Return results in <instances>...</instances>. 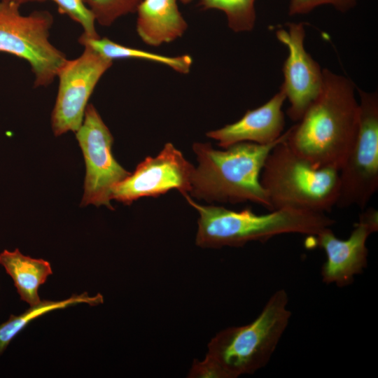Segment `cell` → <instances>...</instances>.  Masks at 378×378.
I'll list each match as a JSON object with an SVG mask.
<instances>
[{
	"label": "cell",
	"instance_id": "21",
	"mask_svg": "<svg viewBox=\"0 0 378 378\" xmlns=\"http://www.w3.org/2000/svg\"><path fill=\"white\" fill-rule=\"evenodd\" d=\"M358 0H290L289 15H305L318 6H332L336 10L345 13L354 8Z\"/></svg>",
	"mask_w": 378,
	"mask_h": 378
},
{
	"label": "cell",
	"instance_id": "10",
	"mask_svg": "<svg viewBox=\"0 0 378 378\" xmlns=\"http://www.w3.org/2000/svg\"><path fill=\"white\" fill-rule=\"evenodd\" d=\"M195 167L172 143L155 157H147L133 173L115 185L111 199L130 205L146 197H156L171 190L189 195Z\"/></svg>",
	"mask_w": 378,
	"mask_h": 378
},
{
	"label": "cell",
	"instance_id": "2",
	"mask_svg": "<svg viewBox=\"0 0 378 378\" xmlns=\"http://www.w3.org/2000/svg\"><path fill=\"white\" fill-rule=\"evenodd\" d=\"M288 303L286 291L278 290L253 321L219 332L209 343L204 360H194L188 377L236 378L265 367L288 325Z\"/></svg>",
	"mask_w": 378,
	"mask_h": 378
},
{
	"label": "cell",
	"instance_id": "19",
	"mask_svg": "<svg viewBox=\"0 0 378 378\" xmlns=\"http://www.w3.org/2000/svg\"><path fill=\"white\" fill-rule=\"evenodd\" d=\"M142 0H84L94 15L96 22L109 27L119 18L136 13Z\"/></svg>",
	"mask_w": 378,
	"mask_h": 378
},
{
	"label": "cell",
	"instance_id": "12",
	"mask_svg": "<svg viewBox=\"0 0 378 378\" xmlns=\"http://www.w3.org/2000/svg\"><path fill=\"white\" fill-rule=\"evenodd\" d=\"M287 27V29L281 28L276 31L277 39L288 50L283 66L284 80L280 88L290 103L288 116L298 122L319 95L323 76L319 64L305 50L304 24L290 22Z\"/></svg>",
	"mask_w": 378,
	"mask_h": 378
},
{
	"label": "cell",
	"instance_id": "20",
	"mask_svg": "<svg viewBox=\"0 0 378 378\" xmlns=\"http://www.w3.org/2000/svg\"><path fill=\"white\" fill-rule=\"evenodd\" d=\"M46 1L54 2L59 13L67 15L79 24L83 30V35L89 38L99 37L95 27L94 15L84 0H36L40 2Z\"/></svg>",
	"mask_w": 378,
	"mask_h": 378
},
{
	"label": "cell",
	"instance_id": "6",
	"mask_svg": "<svg viewBox=\"0 0 378 378\" xmlns=\"http://www.w3.org/2000/svg\"><path fill=\"white\" fill-rule=\"evenodd\" d=\"M20 8L0 0V52L29 64L34 88L48 87L68 59L50 40L54 17L46 10L22 15Z\"/></svg>",
	"mask_w": 378,
	"mask_h": 378
},
{
	"label": "cell",
	"instance_id": "14",
	"mask_svg": "<svg viewBox=\"0 0 378 378\" xmlns=\"http://www.w3.org/2000/svg\"><path fill=\"white\" fill-rule=\"evenodd\" d=\"M136 12V32L148 46L171 43L181 37L188 28L176 0H142Z\"/></svg>",
	"mask_w": 378,
	"mask_h": 378
},
{
	"label": "cell",
	"instance_id": "18",
	"mask_svg": "<svg viewBox=\"0 0 378 378\" xmlns=\"http://www.w3.org/2000/svg\"><path fill=\"white\" fill-rule=\"evenodd\" d=\"M255 0H200V6L204 10L223 11L228 27L234 32L251 31L255 23Z\"/></svg>",
	"mask_w": 378,
	"mask_h": 378
},
{
	"label": "cell",
	"instance_id": "1",
	"mask_svg": "<svg viewBox=\"0 0 378 378\" xmlns=\"http://www.w3.org/2000/svg\"><path fill=\"white\" fill-rule=\"evenodd\" d=\"M323 76L319 95L286 130V141L314 168L339 171L357 136L359 103L349 78L327 69Z\"/></svg>",
	"mask_w": 378,
	"mask_h": 378
},
{
	"label": "cell",
	"instance_id": "3",
	"mask_svg": "<svg viewBox=\"0 0 378 378\" xmlns=\"http://www.w3.org/2000/svg\"><path fill=\"white\" fill-rule=\"evenodd\" d=\"M286 136L260 145L251 142L233 144L217 150L209 143L196 142L192 150L197 157L190 194L207 202H251L272 211L260 181V172L272 149Z\"/></svg>",
	"mask_w": 378,
	"mask_h": 378
},
{
	"label": "cell",
	"instance_id": "7",
	"mask_svg": "<svg viewBox=\"0 0 378 378\" xmlns=\"http://www.w3.org/2000/svg\"><path fill=\"white\" fill-rule=\"evenodd\" d=\"M359 125L354 144L339 170L335 206L365 209L378 188V96L356 88Z\"/></svg>",
	"mask_w": 378,
	"mask_h": 378
},
{
	"label": "cell",
	"instance_id": "9",
	"mask_svg": "<svg viewBox=\"0 0 378 378\" xmlns=\"http://www.w3.org/2000/svg\"><path fill=\"white\" fill-rule=\"evenodd\" d=\"M83 47V52L68 59L57 75V93L51 114L52 130L57 136L78 130L90 96L113 64L90 47Z\"/></svg>",
	"mask_w": 378,
	"mask_h": 378
},
{
	"label": "cell",
	"instance_id": "15",
	"mask_svg": "<svg viewBox=\"0 0 378 378\" xmlns=\"http://www.w3.org/2000/svg\"><path fill=\"white\" fill-rule=\"evenodd\" d=\"M0 265L13 280L20 299L30 306L41 302L38 291L52 274L50 264L41 258L23 255L18 248L0 253Z\"/></svg>",
	"mask_w": 378,
	"mask_h": 378
},
{
	"label": "cell",
	"instance_id": "23",
	"mask_svg": "<svg viewBox=\"0 0 378 378\" xmlns=\"http://www.w3.org/2000/svg\"><path fill=\"white\" fill-rule=\"evenodd\" d=\"M180 1H181L182 3L183 4H189L190 3L192 0H179Z\"/></svg>",
	"mask_w": 378,
	"mask_h": 378
},
{
	"label": "cell",
	"instance_id": "5",
	"mask_svg": "<svg viewBox=\"0 0 378 378\" xmlns=\"http://www.w3.org/2000/svg\"><path fill=\"white\" fill-rule=\"evenodd\" d=\"M268 154L260 181L272 211L293 209L314 212L331 211L339 194V171L314 168L296 154L286 141Z\"/></svg>",
	"mask_w": 378,
	"mask_h": 378
},
{
	"label": "cell",
	"instance_id": "13",
	"mask_svg": "<svg viewBox=\"0 0 378 378\" xmlns=\"http://www.w3.org/2000/svg\"><path fill=\"white\" fill-rule=\"evenodd\" d=\"M286 99V94L280 88L266 103L248 110L239 120L209 131L206 135L217 141L223 148L241 142L260 145L273 143L284 133L285 116L282 106Z\"/></svg>",
	"mask_w": 378,
	"mask_h": 378
},
{
	"label": "cell",
	"instance_id": "8",
	"mask_svg": "<svg viewBox=\"0 0 378 378\" xmlns=\"http://www.w3.org/2000/svg\"><path fill=\"white\" fill-rule=\"evenodd\" d=\"M75 133L86 169L80 205L105 206L113 209L111 204V190L131 172L114 158L113 135L93 104H88L83 121Z\"/></svg>",
	"mask_w": 378,
	"mask_h": 378
},
{
	"label": "cell",
	"instance_id": "4",
	"mask_svg": "<svg viewBox=\"0 0 378 378\" xmlns=\"http://www.w3.org/2000/svg\"><path fill=\"white\" fill-rule=\"evenodd\" d=\"M199 214L196 245L202 248L242 246L264 242L276 235L297 233L316 235L335 221L324 213L283 209L256 214L251 209L234 211L223 206L203 205L183 195Z\"/></svg>",
	"mask_w": 378,
	"mask_h": 378
},
{
	"label": "cell",
	"instance_id": "22",
	"mask_svg": "<svg viewBox=\"0 0 378 378\" xmlns=\"http://www.w3.org/2000/svg\"><path fill=\"white\" fill-rule=\"evenodd\" d=\"M2 1L15 4L20 6L27 3L36 1V0H2Z\"/></svg>",
	"mask_w": 378,
	"mask_h": 378
},
{
	"label": "cell",
	"instance_id": "16",
	"mask_svg": "<svg viewBox=\"0 0 378 378\" xmlns=\"http://www.w3.org/2000/svg\"><path fill=\"white\" fill-rule=\"evenodd\" d=\"M78 42L83 46H88L104 57L115 59H139L162 64L180 74H188L192 59L188 55L167 56L146 50L123 46L106 37L89 38L83 34Z\"/></svg>",
	"mask_w": 378,
	"mask_h": 378
},
{
	"label": "cell",
	"instance_id": "17",
	"mask_svg": "<svg viewBox=\"0 0 378 378\" xmlns=\"http://www.w3.org/2000/svg\"><path fill=\"white\" fill-rule=\"evenodd\" d=\"M103 302L104 298L102 294L98 293L91 297L87 292H84L80 295L74 294L70 298L60 301L43 300L38 304L30 306L29 309L19 316L11 314L6 322L0 325V355L19 332L40 316L80 303L96 306Z\"/></svg>",
	"mask_w": 378,
	"mask_h": 378
},
{
	"label": "cell",
	"instance_id": "11",
	"mask_svg": "<svg viewBox=\"0 0 378 378\" xmlns=\"http://www.w3.org/2000/svg\"><path fill=\"white\" fill-rule=\"evenodd\" d=\"M378 230V211L368 208L363 211L354 230L346 239L337 238L330 227L316 235H312L314 245L322 248L326 260L321 267L322 280L339 287L350 285L354 276L363 272L368 265V237Z\"/></svg>",
	"mask_w": 378,
	"mask_h": 378
}]
</instances>
